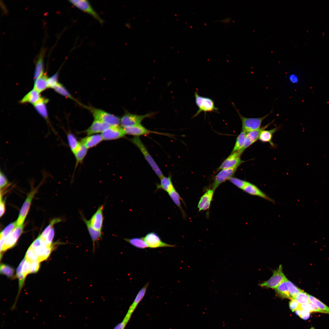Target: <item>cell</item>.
<instances>
[{"mask_svg": "<svg viewBox=\"0 0 329 329\" xmlns=\"http://www.w3.org/2000/svg\"><path fill=\"white\" fill-rule=\"evenodd\" d=\"M132 142L139 149L144 158L157 176L160 179L164 176L160 168L147 150L139 136H134L131 139Z\"/></svg>", "mask_w": 329, "mask_h": 329, "instance_id": "cell-1", "label": "cell"}, {"mask_svg": "<svg viewBox=\"0 0 329 329\" xmlns=\"http://www.w3.org/2000/svg\"><path fill=\"white\" fill-rule=\"evenodd\" d=\"M157 112H150L147 114L139 115L131 113L126 111L120 119L121 126L126 128L141 124V122L147 118L153 117Z\"/></svg>", "mask_w": 329, "mask_h": 329, "instance_id": "cell-2", "label": "cell"}, {"mask_svg": "<svg viewBox=\"0 0 329 329\" xmlns=\"http://www.w3.org/2000/svg\"><path fill=\"white\" fill-rule=\"evenodd\" d=\"M195 103L198 110L193 118L198 115L201 112H217L218 110L213 101L210 98L200 95L197 92H195Z\"/></svg>", "mask_w": 329, "mask_h": 329, "instance_id": "cell-3", "label": "cell"}, {"mask_svg": "<svg viewBox=\"0 0 329 329\" xmlns=\"http://www.w3.org/2000/svg\"><path fill=\"white\" fill-rule=\"evenodd\" d=\"M95 120L107 123L111 126L119 125L120 119L118 117L102 110L92 107H87Z\"/></svg>", "mask_w": 329, "mask_h": 329, "instance_id": "cell-4", "label": "cell"}, {"mask_svg": "<svg viewBox=\"0 0 329 329\" xmlns=\"http://www.w3.org/2000/svg\"><path fill=\"white\" fill-rule=\"evenodd\" d=\"M69 2L72 5L80 10L90 15L101 25L104 21L94 9L90 2L87 0H70Z\"/></svg>", "mask_w": 329, "mask_h": 329, "instance_id": "cell-5", "label": "cell"}, {"mask_svg": "<svg viewBox=\"0 0 329 329\" xmlns=\"http://www.w3.org/2000/svg\"><path fill=\"white\" fill-rule=\"evenodd\" d=\"M236 110L242 122V131L246 133L260 128L263 120L271 113V112L260 118H247L242 116L237 110Z\"/></svg>", "mask_w": 329, "mask_h": 329, "instance_id": "cell-6", "label": "cell"}, {"mask_svg": "<svg viewBox=\"0 0 329 329\" xmlns=\"http://www.w3.org/2000/svg\"><path fill=\"white\" fill-rule=\"evenodd\" d=\"M287 279L282 271V266L281 265L278 269L273 271V275L269 279L260 284L259 285L261 287L275 289Z\"/></svg>", "mask_w": 329, "mask_h": 329, "instance_id": "cell-7", "label": "cell"}, {"mask_svg": "<svg viewBox=\"0 0 329 329\" xmlns=\"http://www.w3.org/2000/svg\"><path fill=\"white\" fill-rule=\"evenodd\" d=\"M148 247L152 249L160 247H174L175 246L163 242L156 233L151 232L147 233L143 237Z\"/></svg>", "mask_w": 329, "mask_h": 329, "instance_id": "cell-8", "label": "cell"}, {"mask_svg": "<svg viewBox=\"0 0 329 329\" xmlns=\"http://www.w3.org/2000/svg\"><path fill=\"white\" fill-rule=\"evenodd\" d=\"M126 134L123 128L119 125H113L104 130L101 135L104 140H112L121 138Z\"/></svg>", "mask_w": 329, "mask_h": 329, "instance_id": "cell-9", "label": "cell"}, {"mask_svg": "<svg viewBox=\"0 0 329 329\" xmlns=\"http://www.w3.org/2000/svg\"><path fill=\"white\" fill-rule=\"evenodd\" d=\"M239 166H236L221 171L215 177L212 184V189L214 191L221 184L232 177Z\"/></svg>", "mask_w": 329, "mask_h": 329, "instance_id": "cell-10", "label": "cell"}, {"mask_svg": "<svg viewBox=\"0 0 329 329\" xmlns=\"http://www.w3.org/2000/svg\"><path fill=\"white\" fill-rule=\"evenodd\" d=\"M24 225L17 226L10 234L5 239L2 249L1 251L3 252L14 246L22 233Z\"/></svg>", "mask_w": 329, "mask_h": 329, "instance_id": "cell-11", "label": "cell"}, {"mask_svg": "<svg viewBox=\"0 0 329 329\" xmlns=\"http://www.w3.org/2000/svg\"><path fill=\"white\" fill-rule=\"evenodd\" d=\"M36 191L37 189H34L28 195L20 210L18 218L16 221L17 226L23 224L29 211L32 200Z\"/></svg>", "mask_w": 329, "mask_h": 329, "instance_id": "cell-12", "label": "cell"}, {"mask_svg": "<svg viewBox=\"0 0 329 329\" xmlns=\"http://www.w3.org/2000/svg\"><path fill=\"white\" fill-rule=\"evenodd\" d=\"M272 122H273L257 129L247 133L243 146L238 151L239 153L241 154L245 149L259 139L261 132L266 129Z\"/></svg>", "mask_w": 329, "mask_h": 329, "instance_id": "cell-13", "label": "cell"}, {"mask_svg": "<svg viewBox=\"0 0 329 329\" xmlns=\"http://www.w3.org/2000/svg\"><path fill=\"white\" fill-rule=\"evenodd\" d=\"M81 219L86 225L88 231L91 239L93 244V252L94 253L95 250L96 246L102 239V232L97 231L94 228L90 225L89 220H87L83 213L80 212Z\"/></svg>", "mask_w": 329, "mask_h": 329, "instance_id": "cell-14", "label": "cell"}, {"mask_svg": "<svg viewBox=\"0 0 329 329\" xmlns=\"http://www.w3.org/2000/svg\"><path fill=\"white\" fill-rule=\"evenodd\" d=\"M104 205H101L89 220L91 225L96 230L102 232L104 220Z\"/></svg>", "mask_w": 329, "mask_h": 329, "instance_id": "cell-15", "label": "cell"}, {"mask_svg": "<svg viewBox=\"0 0 329 329\" xmlns=\"http://www.w3.org/2000/svg\"><path fill=\"white\" fill-rule=\"evenodd\" d=\"M241 154L238 151L231 153L218 168L217 171L236 166H239L243 162L240 158Z\"/></svg>", "mask_w": 329, "mask_h": 329, "instance_id": "cell-16", "label": "cell"}, {"mask_svg": "<svg viewBox=\"0 0 329 329\" xmlns=\"http://www.w3.org/2000/svg\"><path fill=\"white\" fill-rule=\"evenodd\" d=\"M124 129L126 134L134 136H135L147 135L151 133L161 134H162L161 133L150 130L141 124L126 127L124 128Z\"/></svg>", "mask_w": 329, "mask_h": 329, "instance_id": "cell-17", "label": "cell"}, {"mask_svg": "<svg viewBox=\"0 0 329 329\" xmlns=\"http://www.w3.org/2000/svg\"><path fill=\"white\" fill-rule=\"evenodd\" d=\"M243 190L250 195L258 196L271 202H274L257 186L249 182H247Z\"/></svg>", "mask_w": 329, "mask_h": 329, "instance_id": "cell-18", "label": "cell"}, {"mask_svg": "<svg viewBox=\"0 0 329 329\" xmlns=\"http://www.w3.org/2000/svg\"><path fill=\"white\" fill-rule=\"evenodd\" d=\"M214 191L209 189L200 197L198 204L199 211L206 210L209 209L212 201Z\"/></svg>", "mask_w": 329, "mask_h": 329, "instance_id": "cell-19", "label": "cell"}, {"mask_svg": "<svg viewBox=\"0 0 329 329\" xmlns=\"http://www.w3.org/2000/svg\"><path fill=\"white\" fill-rule=\"evenodd\" d=\"M110 126L107 123L94 120L90 126L85 131V133L88 136L100 133H102Z\"/></svg>", "mask_w": 329, "mask_h": 329, "instance_id": "cell-20", "label": "cell"}, {"mask_svg": "<svg viewBox=\"0 0 329 329\" xmlns=\"http://www.w3.org/2000/svg\"><path fill=\"white\" fill-rule=\"evenodd\" d=\"M149 284V283L147 282L140 290L136 296L133 302L129 306L126 315L131 317L133 313L145 296Z\"/></svg>", "mask_w": 329, "mask_h": 329, "instance_id": "cell-21", "label": "cell"}, {"mask_svg": "<svg viewBox=\"0 0 329 329\" xmlns=\"http://www.w3.org/2000/svg\"><path fill=\"white\" fill-rule=\"evenodd\" d=\"M45 50L44 48L41 49L37 59L34 76V79L37 80L42 76L44 74V58Z\"/></svg>", "mask_w": 329, "mask_h": 329, "instance_id": "cell-22", "label": "cell"}, {"mask_svg": "<svg viewBox=\"0 0 329 329\" xmlns=\"http://www.w3.org/2000/svg\"><path fill=\"white\" fill-rule=\"evenodd\" d=\"M102 140L103 139L101 135L94 134L83 138L81 140V143L88 149L95 146Z\"/></svg>", "mask_w": 329, "mask_h": 329, "instance_id": "cell-23", "label": "cell"}, {"mask_svg": "<svg viewBox=\"0 0 329 329\" xmlns=\"http://www.w3.org/2000/svg\"><path fill=\"white\" fill-rule=\"evenodd\" d=\"M48 100L41 97L40 99L34 104L35 109L39 114L48 122V115L46 104Z\"/></svg>", "mask_w": 329, "mask_h": 329, "instance_id": "cell-24", "label": "cell"}, {"mask_svg": "<svg viewBox=\"0 0 329 329\" xmlns=\"http://www.w3.org/2000/svg\"><path fill=\"white\" fill-rule=\"evenodd\" d=\"M160 183L157 185V189L163 190L169 193L175 188L173 184L171 176H164L160 179Z\"/></svg>", "mask_w": 329, "mask_h": 329, "instance_id": "cell-25", "label": "cell"}, {"mask_svg": "<svg viewBox=\"0 0 329 329\" xmlns=\"http://www.w3.org/2000/svg\"><path fill=\"white\" fill-rule=\"evenodd\" d=\"M279 127H277L269 130H263L260 133L259 139L263 142H268L270 144L274 146V144L272 141V139L274 134L278 131Z\"/></svg>", "mask_w": 329, "mask_h": 329, "instance_id": "cell-26", "label": "cell"}, {"mask_svg": "<svg viewBox=\"0 0 329 329\" xmlns=\"http://www.w3.org/2000/svg\"><path fill=\"white\" fill-rule=\"evenodd\" d=\"M39 93L34 89L25 95L20 101V103H29L34 104L41 98Z\"/></svg>", "mask_w": 329, "mask_h": 329, "instance_id": "cell-27", "label": "cell"}, {"mask_svg": "<svg viewBox=\"0 0 329 329\" xmlns=\"http://www.w3.org/2000/svg\"><path fill=\"white\" fill-rule=\"evenodd\" d=\"M124 240L137 248L144 249L148 247L143 237H136L130 239L125 238Z\"/></svg>", "mask_w": 329, "mask_h": 329, "instance_id": "cell-28", "label": "cell"}, {"mask_svg": "<svg viewBox=\"0 0 329 329\" xmlns=\"http://www.w3.org/2000/svg\"><path fill=\"white\" fill-rule=\"evenodd\" d=\"M48 79L47 75L44 74L35 81L34 89L39 93L45 90L47 88H48L47 85Z\"/></svg>", "mask_w": 329, "mask_h": 329, "instance_id": "cell-29", "label": "cell"}, {"mask_svg": "<svg viewBox=\"0 0 329 329\" xmlns=\"http://www.w3.org/2000/svg\"><path fill=\"white\" fill-rule=\"evenodd\" d=\"M286 280L275 288V291L277 295L281 297L291 299L292 298L289 294L286 282Z\"/></svg>", "mask_w": 329, "mask_h": 329, "instance_id": "cell-30", "label": "cell"}, {"mask_svg": "<svg viewBox=\"0 0 329 329\" xmlns=\"http://www.w3.org/2000/svg\"><path fill=\"white\" fill-rule=\"evenodd\" d=\"M67 139L71 150L74 154L80 147L81 143L78 141L76 137L71 133L67 134Z\"/></svg>", "mask_w": 329, "mask_h": 329, "instance_id": "cell-31", "label": "cell"}, {"mask_svg": "<svg viewBox=\"0 0 329 329\" xmlns=\"http://www.w3.org/2000/svg\"><path fill=\"white\" fill-rule=\"evenodd\" d=\"M168 194L171 199L175 204L179 208L183 216L185 217L186 214H185V212L182 207L180 202L181 198L178 193L174 188L171 191L168 193Z\"/></svg>", "mask_w": 329, "mask_h": 329, "instance_id": "cell-32", "label": "cell"}, {"mask_svg": "<svg viewBox=\"0 0 329 329\" xmlns=\"http://www.w3.org/2000/svg\"><path fill=\"white\" fill-rule=\"evenodd\" d=\"M87 151V149L81 143L80 147L74 154L76 160V167L79 163L82 162Z\"/></svg>", "mask_w": 329, "mask_h": 329, "instance_id": "cell-33", "label": "cell"}, {"mask_svg": "<svg viewBox=\"0 0 329 329\" xmlns=\"http://www.w3.org/2000/svg\"><path fill=\"white\" fill-rule=\"evenodd\" d=\"M246 134V133L242 131L240 133L237 137L231 153L238 151L242 148L244 144Z\"/></svg>", "mask_w": 329, "mask_h": 329, "instance_id": "cell-34", "label": "cell"}, {"mask_svg": "<svg viewBox=\"0 0 329 329\" xmlns=\"http://www.w3.org/2000/svg\"><path fill=\"white\" fill-rule=\"evenodd\" d=\"M26 259L25 258L23 259L20 263L18 266L16 271V274L19 281V293L20 292L22 286L24 282L25 277L22 272V270L23 265L25 263Z\"/></svg>", "mask_w": 329, "mask_h": 329, "instance_id": "cell-35", "label": "cell"}, {"mask_svg": "<svg viewBox=\"0 0 329 329\" xmlns=\"http://www.w3.org/2000/svg\"><path fill=\"white\" fill-rule=\"evenodd\" d=\"M286 282L289 294L292 298L294 299L302 290L299 289L288 279Z\"/></svg>", "mask_w": 329, "mask_h": 329, "instance_id": "cell-36", "label": "cell"}, {"mask_svg": "<svg viewBox=\"0 0 329 329\" xmlns=\"http://www.w3.org/2000/svg\"><path fill=\"white\" fill-rule=\"evenodd\" d=\"M310 302L316 306L320 310L325 311L327 314H329V307L322 302L310 295H309Z\"/></svg>", "mask_w": 329, "mask_h": 329, "instance_id": "cell-37", "label": "cell"}, {"mask_svg": "<svg viewBox=\"0 0 329 329\" xmlns=\"http://www.w3.org/2000/svg\"><path fill=\"white\" fill-rule=\"evenodd\" d=\"M53 88L56 92L61 95L76 101L71 95L64 86L61 83H58Z\"/></svg>", "mask_w": 329, "mask_h": 329, "instance_id": "cell-38", "label": "cell"}, {"mask_svg": "<svg viewBox=\"0 0 329 329\" xmlns=\"http://www.w3.org/2000/svg\"><path fill=\"white\" fill-rule=\"evenodd\" d=\"M17 226L16 221L9 224L1 232L0 238L6 239Z\"/></svg>", "mask_w": 329, "mask_h": 329, "instance_id": "cell-39", "label": "cell"}, {"mask_svg": "<svg viewBox=\"0 0 329 329\" xmlns=\"http://www.w3.org/2000/svg\"><path fill=\"white\" fill-rule=\"evenodd\" d=\"M61 221V219L59 218H56L52 220L49 224L46 227L41 234L39 235L40 237L42 239L44 240L49 231L53 227L54 225L56 223Z\"/></svg>", "mask_w": 329, "mask_h": 329, "instance_id": "cell-40", "label": "cell"}, {"mask_svg": "<svg viewBox=\"0 0 329 329\" xmlns=\"http://www.w3.org/2000/svg\"><path fill=\"white\" fill-rule=\"evenodd\" d=\"M309 294L302 290L295 298V299L301 304H305L309 301Z\"/></svg>", "mask_w": 329, "mask_h": 329, "instance_id": "cell-41", "label": "cell"}, {"mask_svg": "<svg viewBox=\"0 0 329 329\" xmlns=\"http://www.w3.org/2000/svg\"><path fill=\"white\" fill-rule=\"evenodd\" d=\"M0 273L9 277H12L14 273V269L9 266L2 264L0 265Z\"/></svg>", "mask_w": 329, "mask_h": 329, "instance_id": "cell-42", "label": "cell"}, {"mask_svg": "<svg viewBox=\"0 0 329 329\" xmlns=\"http://www.w3.org/2000/svg\"><path fill=\"white\" fill-rule=\"evenodd\" d=\"M229 181L239 188L243 189L247 182V181L237 178L232 177L228 180Z\"/></svg>", "mask_w": 329, "mask_h": 329, "instance_id": "cell-43", "label": "cell"}, {"mask_svg": "<svg viewBox=\"0 0 329 329\" xmlns=\"http://www.w3.org/2000/svg\"><path fill=\"white\" fill-rule=\"evenodd\" d=\"M25 258L27 260L31 262L35 261H37V257L35 253L34 249L30 247L27 251Z\"/></svg>", "mask_w": 329, "mask_h": 329, "instance_id": "cell-44", "label": "cell"}, {"mask_svg": "<svg viewBox=\"0 0 329 329\" xmlns=\"http://www.w3.org/2000/svg\"><path fill=\"white\" fill-rule=\"evenodd\" d=\"M58 73H57L48 78L47 81V87L53 88L58 83Z\"/></svg>", "mask_w": 329, "mask_h": 329, "instance_id": "cell-45", "label": "cell"}, {"mask_svg": "<svg viewBox=\"0 0 329 329\" xmlns=\"http://www.w3.org/2000/svg\"><path fill=\"white\" fill-rule=\"evenodd\" d=\"M9 184L8 180L2 170L0 172V188L1 190L7 186Z\"/></svg>", "mask_w": 329, "mask_h": 329, "instance_id": "cell-46", "label": "cell"}, {"mask_svg": "<svg viewBox=\"0 0 329 329\" xmlns=\"http://www.w3.org/2000/svg\"><path fill=\"white\" fill-rule=\"evenodd\" d=\"M31 262L26 259L23 265L22 272L24 276L26 277L28 274L30 273Z\"/></svg>", "mask_w": 329, "mask_h": 329, "instance_id": "cell-47", "label": "cell"}, {"mask_svg": "<svg viewBox=\"0 0 329 329\" xmlns=\"http://www.w3.org/2000/svg\"><path fill=\"white\" fill-rule=\"evenodd\" d=\"M45 242L44 240L42 239L39 236L31 244L29 247L33 249L41 246Z\"/></svg>", "mask_w": 329, "mask_h": 329, "instance_id": "cell-48", "label": "cell"}, {"mask_svg": "<svg viewBox=\"0 0 329 329\" xmlns=\"http://www.w3.org/2000/svg\"><path fill=\"white\" fill-rule=\"evenodd\" d=\"M54 235V230L53 227L46 236L44 241L47 245H52L51 243Z\"/></svg>", "mask_w": 329, "mask_h": 329, "instance_id": "cell-49", "label": "cell"}, {"mask_svg": "<svg viewBox=\"0 0 329 329\" xmlns=\"http://www.w3.org/2000/svg\"><path fill=\"white\" fill-rule=\"evenodd\" d=\"M289 307L290 309L293 312L300 308V304L295 299L292 298L289 302Z\"/></svg>", "mask_w": 329, "mask_h": 329, "instance_id": "cell-50", "label": "cell"}, {"mask_svg": "<svg viewBox=\"0 0 329 329\" xmlns=\"http://www.w3.org/2000/svg\"><path fill=\"white\" fill-rule=\"evenodd\" d=\"M40 262L38 261L31 262L30 273H36L38 271L40 267Z\"/></svg>", "mask_w": 329, "mask_h": 329, "instance_id": "cell-51", "label": "cell"}, {"mask_svg": "<svg viewBox=\"0 0 329 329\" xmlns=\"http://www.w3.org/2000/svg\"><path fill=\"white\" fill-rule=\"evenodd\" d=\"M0 197V216L1 217L5 213V201L2 200L1 193Z\"/></svg>", "mask_w": 329, "mask_h": 329, "instance_id": "cell-52", "label": "cell"}, {"mask_svg": "<svg viewBox=\"0 0 329 329\" xmlns=\"http://www.w3.org/2000/svg\"><path fill=\"white\" fill-rule=\"evenodd\" d=\"M300 307L302 310H306L310 313L313 312L310 302L306 304L300 305Z\"/></svg>", "mask_w": 329, "mask_h": 329, "instance_id": "cell-53", "label": "cell"}, {"mask_svg": "<svg viewBox=\"0 0 329 329\" xmlns=\"http://www.w3.org/2000/svg\"><path fill=\"white\" fill-rule=\"evenodd\" d=\"M310 312L305 310H302L299 317L304 320L308 319L310 317Z\"/></svg>", "mask_w": 329, "mask_h": 329, "instance_id": "cell-54", "label": "cell"}, {"mask_svg": "<svg viewBox=\"0 0 329 329\" xmlns=\"http://www.w3.org/2000/svg\"><path fill=\"white\" fill-rule=\"evenodd\" d=\"M0 239V251H1L2 249L5 239L2 238H1Z\"/></svg>", "mask_w": 329, "mask_h": 329, "instance_id": "cell-55", "label": "cell"}, {"mask_svg": "<svg viewBox=\"0 0 329 329\" xmlns=\"http://www.w3.org/2000/svg\"><path fill=\"white\" fill-rule=\"evenodd\" d=\"M302 310L300 308V307L299 308L296 310L295 311V314L299 317L301 313Z\"/></svg>", "mask_w": 329, "mask_h": 329, "instance_id": "cell-56", "label": "cell"}]
</instances>
